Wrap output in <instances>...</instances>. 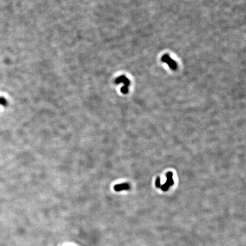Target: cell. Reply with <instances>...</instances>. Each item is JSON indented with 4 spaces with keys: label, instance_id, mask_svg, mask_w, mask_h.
I'll return each mask as SVG.
<instances>
[{
    "label": "cell",
    "instance_id": "1",
    "mask_svg": "<svg viewBox=\"0 0 246 246\" xmlns=\"http://www.w3.org/2000/svg\"><path fill=\"white\" fill-rule=\"evenodd\" d=\"M172 177H173V173L172 172H168L166 173L167 180L166 181V183L163 184L162 185H161L160 187L163 191H164V192L167 191L169 189L170 186L174 185V180H173Z\"/></svg>",
    "mask_w": 246,
    "mask_h": 246
},
{
    "label": "cell",
    "instance_id": "7",
    "mask_svg": "<svg viewBox=\"0 0 246 246\" xmlns=\"http://www.w3.org/2000/svg\"><path fill=\"white\" fill-rule=\"evenodd\" d=\"M156 186L157 188H159L161 187V180H160V177H157L156 180Z\"/></svg>",
    "mask_w": 246,
    "mask_h": 246
},
{
    "label": "cell",
    "instance_id": "3",
    "mask_svg": "<svg viewBox=\"0 0 246 246\" xmlns=\"http://www.w3.org/2000/svg\"><path fill=\"white\" fill-rule=\"evenodd\" d=\"M115 83L116 84L123 83V84H124V86H127V87H129V86L130 85V81L125 76L121 75V76L118 77L115 80Z\"/></svg>",
    "mask_w": 246,
    "mask_h": 246
},
{
    "label": "cell",
    "instance_id": "4",
    "mask_svg": "<svg viewBox=\"0 0 246 246\" xmlns=\"http://www.w3.org/2000/svg\"><path fill=\"white\" fill-rule=\"evenodd\" d=\"M130 189V185L128 184L124 183L116 185L114 186V190L116 192H120L122 190H127Z\"/></svg>",
    "mask_w": 246,
    "mask_h": 246
},
{
    "label": "cell",
    "instance_id": "6",
    "mask_svg": "<svg viewBox=\"0 0 246 246\" xmlns=\"http://www.w3.org/2000/svg\"><path fill=\"white\" fill-rule=\"evenodd\" d=\"M128 91H129L128 87H127V86H124L123 87H122V88H121V91L124 94H127L128 93Z\"/></svg>",
    "mask_w": 246,
    "mask_h": 246
},
{
    "label": "cell",
    "instance_id": "5",
    "mask_svg": "<svg viewBox=\"0 0 246 246\" xmlns=\"http://www.w3.org/2000/svg\"><path fill=\"white\" fill-rule=\"evenodd\" d=\"M7 100L5 99L4 98L0 97V105L5 107V106L7 105Z\"/></svg>",
    "mask_w": 246,
    "mask_h": 246
},
{
    "label": "cell",
    "instance_id": "2",
    "mask_svg": "<svg viewBox=\"0 0 246 246\" xmlns=\"http://www.w3.org/2000/svg\"><path fill=\"white\" fill-rule=\"evenodd\" d=\"M161 60L164 63H167L172 70H176L177 69V64L176 62L173 59H172L168 54L164 55L161 58Z\"/></svg>",
    "mask_w": 246,
    "mask_h": 246
}]
</instances>
